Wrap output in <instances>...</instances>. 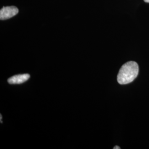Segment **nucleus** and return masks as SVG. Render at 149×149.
<instances>
[{
    "mask_svg": "<svg viewBox=\"0 0 149 149\" xmlns=\"http://www.w3.org/2000/svg\"><path fill=\"white\" fill-rule=\"evenodd\" d=\"M139 73V66L134 61L124 64L117 76L118 82L120 85L128 84L135 79Z\"/></svg>",
    "mask_w": 149,
    "mask_h": 149,
    "instance_id": "obj_1",
    "label": "nucleus"
},
{
    "mask_svg": "<svg viewBox=\"0 0 149 149\" xmlns=\"http://www.w3.org/2000/svg\"><path fill=\"white\" fill-rule=\"evenodd\" d=\"M19 10L15 6L3 7L0 10V19L6 20L10 19L18 14Z\"/></svg>",
    "mask_w": 149,
    "mask_h": 149,
    "instance_id": "obj_2",
    "label": "nucleus"
},
{
    "mask_svg": "<svg viewBox=\"0 0 149 149\" xmlns=\"http://www.w3.org/2000/svg\"><path fill=\"white\" fill-rule=\"evenodd\" d=\"M30 78V75L28 74H19L15 75L8 79V82L10 84H21Z\"/></svg>",
    "mask_w": 149,
    "mask_h": 149,
    "instance_id": "obj_3",
    "label": "nucleus"
},
{
    "mask_svg": "<svg viewBox=\"0 0 149 149\" xmlns=\"http://www.w3.org/2000/svg\"><path fill=\"white\" fill-rule=\"evenodd\" d=\"M113 149H120V147H119V146H115V147H114V148H113Z\"/></svg>",
    "mask_w": 149,
    "mask_h": 149,
    "instance_id": "obj_4",
    "label": "nucleus"
},
{
    "mask_svg": "<svg viewBox=\"0 0 149 149\" xmlns=\"http://www.w3.org/2000/svg\"><path fill=\"white\" fill-rule=\"evenodd\" d=\"M144 1L146 3H149V0H144Z\"/></svg>",
    "mask_w": 149,
    "mask_h": 149,
    "instance_id": "obj_5",
    "label": "nucleus"
}]
</instances>
